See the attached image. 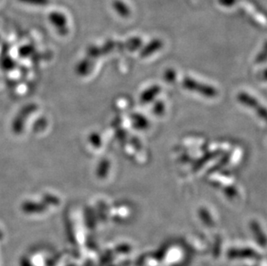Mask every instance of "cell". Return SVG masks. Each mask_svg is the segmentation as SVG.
I'll return each mask as SVG.
<instances>
[{"label": "cell", "mask_w": 267, "mask_h": 266, "mask_svg": "<svg viewBox=\"0 0 267 266\" xmlns=\"http://www.w3.org/2000/svg\"><path fill=\"white\" fill-rule=\"evenodd\" d=\"M36 107L35 105H30L28 107H25L24 110L22 111L21 114L18 115V118H21L22 119H19V120H16L13 124V131L15 132H20L22 130V125H23V122H24V118H26L29 114H30L31 111L36 110Z\"/></svg>", "instance_id": "obj_1"}, {"label": "cell", "mask_w": 267, "mask_h": 266, "mask_svg": "<svg viewBox=\"0 0 267 266\" xmlns=\"http://www.w3.org/2000/svg\"><path fill=\"white\" fill-rule=\"evenodd\" d=\"M18 3L30 7H47L50 5L51 0H17Z\"/></svg>", "instance_id": "obj_2"}]
</instances>
